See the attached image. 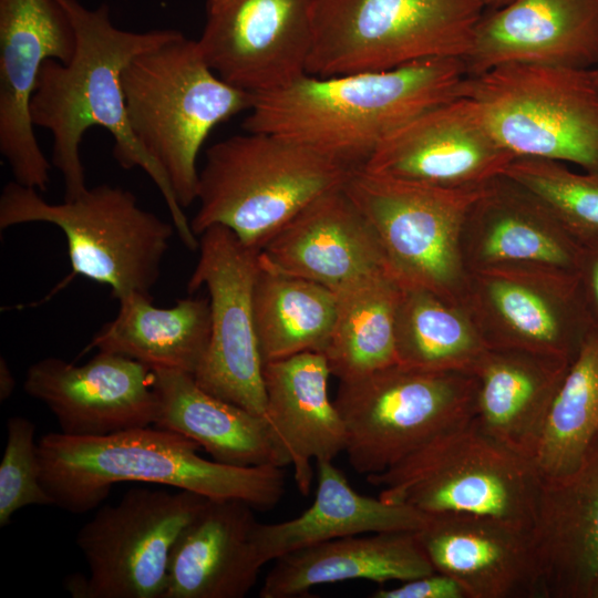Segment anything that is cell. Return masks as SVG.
Segmentation results:
<instances>
[{"label": "cell", "instance_id": "cell-1", "mask_svg": "<svg viewBox=\"0 0 598 598\" xmlns=\"http://www.w3.org/2000/svg\"><path fill=\"white\" fill-rule=\"evenodd\" d=\"M66 10L75 33L71 60L44 62L31 99L34 126L49 131L53 138L52 164L63 177L64 200L84 193L85 171L80 146L93 126L105 128L114 138L113 156L125 169L142 168L159 189L176 233L190 250L198 238L174 192L155 163L135 141L126 116L122 73L138 54L174 38L181 31L154 29L130 31L116 27L107 4L95 9L79 0H59Z\"/></svg>", "mask_w": 598, "mask_h": 598}, {"label": "cell", "instance_id": "cell-2", "mask_svg": "<svg viewBox=\"0 0 598 598\" xmlns=\"http://www.w3.org/2000/svg\"><path fill=\"white\" fill-rule=\"evenodd\" d=\"M467 78L464 60L453 58L327 78L306 73L256 94L243 128L283 136L362 167L398 128L462 95Z\"/></svg>", "mask_w": 598, "mask_h": 598}, {"label": "cell", "instance_id": "cell-3", "mask_svg": "<svg viewBox=\"0 0 598 598\" xmlns=\"http://www.w3.org/2000/svg\"><path fill=\"white\" fill-rule=\"evenodd\" d=\"M41 482L54 506L73 514L95 508L122 482L176 487L213 499H239L256 511L277 506L285 472L272 465L233 466L198 454L176 432L151 426L102 436L44 434L38 442Z\"/></svg>", "mask_w": 598, "mask_h": 598}, {"label": "cell", "instance_id": "cell-4", "mask_svg": "<svg viewBox=\"0 0 598 598\" xmlns=\"http://www.w3.org/2000/svg\"><path fill=\"white\" fill-rule=\"evenodd\" d=\"M357 168L276 134L229 136L206 151L192 230L199 236L225 226L260 251L308 204L343 187Z\"/></svg>", "mask_w": 598, "mask_h": 598}, {"label": "cell", "instance_id": "cell-5", "mask_svg": "<svg viewBox=\"0 0 598 598\" xmlns=\"http://www.w3.org/2000/svg\"><path fill=\"white\" fill-rule=\"evenodd\" d=\"M130 130L168 181L178 204L196 200L197 157L210 132L250 111L256 94L219 78L197 40L182 32L135 56L122 73Z\"/></svg>", "mask_w": 598, "mask_h": 598}, {"label": "cell", "instance_id": "cell-6", "mask_svg": "<svg viewBox=\"0 0 598 598\" xmlns=\"http://www.w3.org/2000/svg\"><path fill=\"white\" fill-rule=\"evenodd\" d=\"M379 497L425 515L491 517L530 530L540 477L533 462L471 420L388 470L367 476Z\"/></svg>", "mask_w": 598, "mask_h": 598}, {"label": "cell", "instance_id": "cell-7", "mask_svg": "<svg viewBox=\"0 0 598 598\" xmlns=\"http://www.w3.org/2000/svg\"><path fill=\"white\" fill-rule=\"evenodd\" d=\"M28 223L60 228L72 276L109 286L117 300L132 292L151 295L176 231L121 186L101 184L52 204L38 189L12 181L0 195V229Z\"/></svg>", "mask_w": 598, "mask_h": 598}, {"label": "cell", "instance_id": "cell-8", "mask_svg": "<svg viewBox=\"0 0 598 598\" xmlns=\"http://www.w3.org/2000/svg\"><path fill=\"white\" fill-rule=\"evenodd\" d=\"M483 11L476 0H318L306 73L327 78L465 60Z\"/></svg>", "mask_w": 598, "mask_h": 598}, {"label": "cell", "instance_id": "cell-9", "mask_svg": "<svg viewBox=\"0 0 598 598\" xmlns=\"http://www.w3.org/2000/svg\"><path fill=\"white\" fill-rule=\"evenodd\" d=\"M463 94L515 157L598 169V76L594 69L507 63L470 75Z\"/></svg>", "mask_w": 598, "mask_h": 598}, {"label": "cell", "instance_id": "cell-10", "mask_svg": "<svg viewBox=\"0 0 598 598\" xmlns=\"http://www.w3.org/2000/svg\"><path fill=\"white\" fill-rule=\"evenodd\" d=\"M476 378L401 363L340 381L333 400L346 430L349 464L381 473L475 413Z\"/></svg>", "mask_w": 598, "mask_h": 598}, {"label": "cell", "instance_id": "cell-11", "mask_svg": "<svg viewBox=\"0 0 598 598\" xmlns=\"http://www.w3.org/2000/svg\"><path fill=\"white\" fill-rule=\"evenodd\" d=\"M208 497L134 487L101 507L75 538L87 576H70L74 598H163L172 547Z\"/></svg>", "mask_w": 598, "mask_h": 598}, {"label": "cell", "instance_id": "cell-12", "mask_svg": "<svg viewBox=\"0 0 598 598\" xmlns=\"http://www.w3.org/2000/svg\"><path fill=\"white\" fill-rule=\"evenodd\" d=\"M489 184L436 187L359 167L344 190L372 225L401 285L445 298L457 281L461 230Z\"/></svg>", "mask_w": 598, "mask_h": 598}, {"label": "cell", "instance_id": "cell-13", "mask_svg": "<svg viewBox=\"0 0 598 598\" xmlns=\"http://www.w3.org/2000/svg\"><path fill=\"white\" fill-rule=\"evenodd\" d=\"M198 251L187 290L193 293L200 287L207 289L210 337L194 378L210 394L264 416V362L252 308L260 251L247 247L220 225L199 235Z\"/></svg>", "mask_w": 598, "mask_h": 598}, {"label": "cell", "instance_id": "cell-14", "mask_svg": "<svg viewBox=\"0 0 598 598\" xmlns=\"http://www.w3.org/2000/svg\"><path fill=\"white\" fill-rule=\"evenodd\" d=\"M318 0H206L197 39L212 70L260 94L306 74Z\"/></svg>", "mask_w": 598, "mask_h": 598}, {"label": "cell", "instance_id": "cell-15", "mask_svg": "<svg viewBox=\"0 0 598 598\" xmlns=\"http://www.w3.org/2000/svg\"><path fill=\"white\" fill-rule=\"evenodd\" d=\"M75 50L59 0H0V152L13 181L45 192L51 164L34 134L31 99L45 61L66 63Z\"/></svg>", "mask_w": 598, "mask_h": 598}, {"label": "cell", "instance_id": "cell-16", "mask_svg": "<svg viewBox=\"0 0 598 598\" xmlns=\"http://www.w3.org/2000/svg\"><path fill=\"white\" fill-rule=\"evenodd\" d=\"M514 158L495 138L476 104L462 94L398 128L362 168L430 186L465 188L503 176Z\"/></svg>", "mask_w": 598, "mask_h": 598}, {"label": "cell", "instance_id": "cell-17", "mask_svg": "<svg viewBox=\"0 0 598 598\" xmlns=\"http://www.w3.org/2000/svg\"><path fill=\"white\" fill-rule=\"evenodd\" d=\"M24 391L54 414L61 432L102 436L154 425L157 398L152 370L125 355L97 351L82 365L41 359L27 371Z\"/></svg>", "mask_w": 598, "mask_h": 598}, {"label": "cell", "instance_id": "cell-18", "mask_svg": "<svg viewBox=\"0 0 598 598\" xmlns=\"http://www.w3.org/2000/svg\"><path fill=\"white\" fill-rule=\"evenodd\" d=\"M259 260L262 267L319 282L332 291L382 271L392 272L372 225L344 186L302 208L260 250Z\"/></svg>", "mask_w": 598, "mask_h": 598}, {"label": "cell", "instance_id": "cell-19", "mask_svg": "<svg viewBox=\"0 0 598 598\" xmlns=\"http://www.w3.org/2000/svg\"><path fill=\"white\" fill-rule=\"evenodd\" d=\"M468 76L507 63L598 66V0H513L482 14Z\"/></svg>", "mask_w": 598, "mask_h": 598}, {"label": "cell", "instance_id": "cell-20", "mask_svg": "<svg viewBox=\"0 0 598 598\" xmlns=\"http://www.w3.org/2000/svg\"><path fill=\"white\" fill-rule=\"evenodd\" d=\"M435 571L466 598H544L530 533L484 516L429 515L416 532Z\"/></svg>", "mask_w": 598, "mask_h": 598}, {"label": "cell", "instance_id": "cell-21", "mask_svg": "<svg viewBox=\"0 0 598 598\" xmlns=\"http://www.w3.org/2000/svg\"><path fill=\"white\" fill-rule=\"evenodd\" d=\"M529 533L544 598H591L598 579V436L574 472L540 482Z\"/></svg>", "mask_w": 598, "mask_h": 598}, {"label": "cell", "instance_id": "cell-22", "mask_svg": "<svg viewBox=\"0 0 598 598\" xmlns=\"http://www.w3.org/2000/svg\"><path fill=\"white\" fill-rule=\"evenodd\" d=\"M327 358L307 351L264 363L265 420L293 468L297 488L310 493L312 461H333L346 448V430L329 396Z\"/></svg>", "mask_w": 598, "mask_h": 598}, {"label": "cell", "instance_id": "cell-23", "mask_svg": "<svg viewBox=\"0 0 598 598\" xmlns=\"http://www.w3.org/2000/svg\"><path fill=\"white\" fill-rule=\"evenodd\" d=\"M256 509L208 498L175 540L163 598H243L264 566L255 544Z\"/></svg>", "mask_w": 598, "mask_h": 598}, {"label": "cell", "instance_id": "cell-24", "mask_svg": "<svg viewBox=\"0 0 598 598\" xmlns=\"http://www.w3.org/2000/svg\"><path fill=\"white\" fill-rule=\"evenodd\" d=\"M570 360L488 347L478 360L474 419L492 437L533 460Z\"/></svg>", "mask_w": 598, "mask_h": 598}, {"label": "cell", "instance_id": "cell-25", "mask_svg": "<svg viewBox=\"0 0 598 598\" xmlns=\"http://www.w3.org/2000/svg\"><path fill=\"white\" fill-rule=\"evenodd\" d=\"M435 571L416 532L347 536L308 546L275 559L260 598H295L321 585L365 579L404 581Z\"/></svg>", "mask_w": 598, "mask_h": 598}, {"label": "cell", "instance_id": "cell-26", "mask_svg": "<svg viewBox=\"0 0 598 598\" xmlns=\"http://www.w3.org/2000/svg\"><path fill=\"white\" fill-rule=\"evenodd\" d=\"M152 374L157 398L154 426L193 440L223 464L289 465L264 416L210 394L193 374L169 369H153Z\"/></svg>", "mask_w": 598, "mask_h": 598}, {"label": "cell", "instance_id": "cell-27", "mask_svg": "<svg viewBox=\"0 0 598 598\" xmlns=\"http://www.w3.org/2000/svg\"><path fill=\"white\" fill-rule=\"evenodd\" d=\"M317 492L299 516L279 523L258 522L255 544L262 564L327 540L361 534L417 532L429 519L410 506L358 493L333 461L317 463Z\"/></svg>", "mask_w": 598, "mask_h": 598}, {"label": "cell", "instance_id": "cell-28", "mask_svg": "<svg viewBox=\"0 0 598 598\" xmlns=\"http://www.w3.org/2000/svg\"><path fill=\"white\" fill-rule=\"evenodd\" d=\"M118 307L115 318L95 332L84 352L125 355L151 370L196 373L210 337L208 298L188 297L158 308L151 295L132 292L118 299Z\"/></svg>", "mask_w": 598, "mask_h": 598}, {"label": "cell", "instance_id": "cell-29", "mask_svg": "<svg viewBox=\"0 0 598 598\" xmlns=\"http://www.w3.org/2000/svg\"><path fill=\"white\" fill-rule=\"evenodd\" d=\"M468 218L478 227L487 264H538L576 272L580 244L527 190L505 176L493 181Z\"/></svg>", "mask_w": 598, "mask_h": 598}, {"label": "cell", "instance_id": "cell-30", "mask_svg": "<svg viewBox=\"0 0 598 598\" xmlns=\"http://www.w3.org/2000/svg\"><path fill=\"white\" fill-rule=\"evenodd\" d=\"M402 290L391 271L334 290L336 319L323 353L331 375L348 381L398 363L395 330Z\"/></svg>", "mask_w": 598, "mask_h": 598}, {"label": "cell", "instance_id": "cell-31", "mask_svg": "<svg viewBox=\"0 0 598 598\" xmlns=\"http://www.w3.org/2000/svg\"><path fill=\"white\" fill-rule=\"evenodd\" d=\"M252 308L264 363L307 351L324 353L337 312L336 293L328 287L260 265Z\"/></svg>", "mask_w": 598, "mask_h": 598}, {"label": "cell", "instance_id": "cell-32", "mask_svg": "<svg viewBox=\"0 0 598 598\" xmlns=\"http://www.w3.org/2000/svg\"><path fill=\"white\" fill-rule=\"evenodd\" d=\"M487 295L506 336L496 348H512L573 360L591 322L578 277L549 298L530 282L496 274Z\"/></svg>", "mask_w": 598, "mask_h": 598}, {"label": "cell", "instance_id": "cell-33", "mask_svg": "<svg viewBox=\"0 0 598 598\" xmlns=\"http://www.w3.org/2000/svg\"><path fill=\"white\" fill-rule=\"evenodd\" d=\"M598 436V329L590 327L551 402L532 460L542 481L564 477Z\"/></svg>", "mask_w": 598, "mask_h": 598}, {"label": "cell", "instance_id": "cell-34", "mask_svg": "<svg viewBox=\"0 0 598 598\" xmlns=\"http://www.w3.org/2000/svg\"><path fill=\"white\" fill-rule=\"evenodd\" d=\"M443 299L403 286L396 315L398 363L473 373L488 346Z\"/></svg>", "mask_w": 598, "mask_h": 598}, {"label": "cell", "instance_id": "cell-35", "mask_svg": "<svg viewBox=\"0 0 598 598\" xmlns=\"http://www.w3.org/2000/svg\"><path fill=\"white\" fill-rule=\"evenodd\" d=\"M503 176L530 193L579 244L598 239V169L580 174L561 162L516 157Z\"/></svg>", "mask_w": 598, "mask_h": 598}, {"label": "cell", "instance_id": "cell-36", "mask_svg": "<svg viewBox=\"0 0 598 598\" xmlns=\"http://www.w3.org/2000/svg\"><path fill=\"white\" fill-rule=\"evenodd\" d=\"M35 426L23 416L7 421V443L0 463V526H7L21 508L51 506L54 501L41 482Z\"/></svg>", "mask_w": 598, "mask_h": 598}, {"label": "cell", "instance_id": "cell-37", "mask_svg": "<svg viewBox=\"0 0 598 598\" xmlns=\"http://www.w3.org/2000/svg\"><path fill=\"white\" fill-rule=\"evenodd\" d=\"M372 598H466L465 591L452 577L433 571L401 581L393 588H379Z\"/></svg>", "mask_w": 598, "mask_h": 598}, {"label": "cell", "instance_id": "cell-38", "mask_svg": "<svg viewBox=\"0 0 598 598\" xmlns=\"http://www.w3.org/2000/svg\"><path fill=\"white\" fill-rule=\"evenodd\" d=\"M576 274L591 326L598 329V239L580 244Z\"/></svg>", "mask_w": 598, "mask_h": 598}, {"label": "cell", "instance_id": "cell-39", "mask_svg": "<svg viewBox=\"0 0 598 598\" xmlns=\"http://www.w3.org/2000/svg\"><path fill=\"white\" fill-rule=\"evenodd\" d=\"M16 389V379L6 359L0 360V400H8Z\"/></svg>", "mask_w": 598, "mask_h": 598}, {"label": "cell", "instance_id": "cell-40", "mask_svg": "<svg viewBox=\"0 0 598 598\" xmlns=\"http://www.w3.org/2000/svg\"><path fill=\"white\" fill-rule=\"evenodd\" d=\"M482 8L486 11L491 10H497L501 9L507 4H509L513 0H476Z\"/></svg>", "mask_w": 598, "mask_h": 598}, {"label": "cell", "instance_id": "cell-41", "mask_svg": "<svg viewBox=\"0 0 598 598\" xmlns=\"http://www.w3.org/2000/svg\"><path fill=\"white\" fill-rule=\"evenodd\" d=\"M591 598H598V579H597V582H596V585L594 587Z\"/></svg>", "mask_w": 598, "mask_h": 598}, {"label": "cell", "instance_id": "cell-42", "mask_svg": "<svg viewBox=\"0 0 598 598\" xmlns=\"http://www.w3.org/2000/svg\"><path fill=\"white\" fill-rule=\"evenodd\" d=\"M595 71H596V74H597V76H598V66H597V68H595Z\"/></svg>", "mask_w": 598, "mask_h": 598}]
</instances>
